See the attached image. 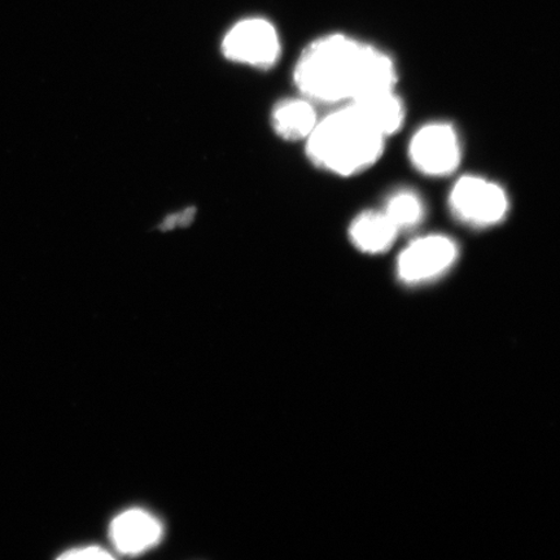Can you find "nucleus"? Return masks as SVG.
Masks as SVG:
<instances>
[{
	"label": "nucleus",
	"instance_id": "20e7f679",
	"mask_svg": "<svg viewBox=\"0 0 560 560\" xmlns=\"http://www.w3.org/2000/svg\"><path fill=\"white\" fill-rule=\"evenodd\" d=\"M409 158L412 166L429 177L453 174L462 159L458 132L446 122L424 125L410 140Z\"/></svg>",
	"mask_w": 560,
	"mask_h": 560
},
{
	"label": "nucleus",
	"instance_id": "1a4fd4ad",
	"mask_svg": "<svg viewBox=\"0 0 560 560\" xmlns=\"http://www.w3.org/2000/svg\"><path fill=\"white\" fill-rule=\"evenodd\" d=\"M318 121L314 103L304 96L280 101L271 112L272 129L289 142L310 138Z\"/></svg>",
	"mask_w": 560,
	"mask_h": 560
},
{
	"label": "nucleus",
	"instance_id": "423d86ee",
	"mask_svg": "<svg viewBox=\"0 0 560 560\" xmlns=\"http://www.w3.org/2000/svg\"><path fill=\"white\" fill-rule=\"evenodd\" d=\"M457 257V244L450 236L432 234L418 237L398 257V277L405 283H423L443 276Z\"/></svg>",
	"mask_w": 560,
	"mask_h": 560
},
{
	"label": "nucleus",
	"instance_id": "f03ea898",
	"mask_svg": "<svg viewBox=\"0 0 560 560\" xmlns=\"http://www.w3.org/2000/svg\"><path fill=\"white\" fill-rule=\"evenodd\" d=\"M385 140L352 104H345L315 126L306 139V155L322 171L352 177L380 161Z\"/></svg>",
	"mask_w": 560,
	"mask_h": 560
},
{
	"label": "nucleus",
	"instance_id": "7ed1b4c3",
	"mask_svg": "<svg viewBox=\"0 0 560 560\" xmlns=\"http://www.w3.org/2000/svg\"><path fill=\"white\" fill-rule=\"evenodd\" d=\"M455 219L468 226L486 229L506 219L510 202L505 190L492 180L465 175L455 182L450 195Z\"/></svg>",
	"mask_w": 560,
	"mask_h": 560
},
{
	"label": "nucleus",
	"instance_id": "9d476101",
	"mask_svg": "<svg viewBox=\"0 0 560 560\" xmlns=\"http://www.w3.org/2000/svg\"><path fill=\"white\" fill-rule=\"evenodd\" d=\"M349 104H352L385 138L396 135L402 128L406 110L396 89L377 91Z\"/></svg>",
	"mask_w": 560,
	"mask_h": 560
},
{
	"label": "nucleus",
	"instance_id": "9b49d317",
	"mask_svg": "<svg viewBox=\"0 0 560 560\" xmlns=\"http://www.w3.org/2000/svg\"><path fill=\"white\" fill-rule=\"evenodd\" d=\"M398 231L415 229L424 219L422 199L411 190H400L390 196L383 210Z\"/></svg>",
	"mask_w": 560,
	"mask_h": 560
},
{
	"label": "nucleus",
	"instance_id": "f257e3e1",
	"mask_svg": "<svg viewBox=\"0 0 560 560\" xmlns=\"http://www.w3.org/2000/svg\"><path fill=\"white\" fill-rule=\"evenodd\" d=\"M293 80L300 94L314 104L345 105L396 89L398 74L387 54L347 35L332 34L305 48Z\"/></svg>",
	"mask_w": 560,
	"mask_h": 560
},
{
	"label": "nucleus",
	"instance_id": "39448f33",
	"mask_svg": "<svg viewBox=\"0 0 560 560\" xmlns=\"http://www.w3.org/2000/svg\"><path fill=\"white\" fill-rule=\"evenodd\" d=\"M222 51L229 60L269 69L279 59L280 42L269 21L247 19L231 27L222 42Z\"/></svg>",
	"mask_w": 560,
	"mask_h": 560
},
{
	"label": "nucleus",
	"instance_id": "ddd939ff",
	"mask_svg": "<svg viewBox=\"0 0 560 560\" xmlns=\"http://www.w3.org/2000/svg\"><path fill=\"white\" fill-rule=\"evenodd\" d=\"M196 214L195 208H187L182 210L179 213H174L170 217H166L163 223H161L160 229L164 231H170L175 228H186L190 225L194 221Z\"/></svg>",
	"mask_w": 560,
	"mask_h": 560
},
{
	"label": "nucleus",
	"instance_id": "0eeeda50",
	"mask_svg": "<svg viewBox=\"0 0 560 560\" xmlns=\"http://www.w3.org/2000/svg\"><path fill=\"white\" fill-rule=\"evenodd\" d=\"M163 535V527L143 510H129L110 524V538L118 551L136 556L155 546Z\"/></svg>",
	"mask_w": 560,
	"mask_h": 560
},
{
	"label": "nucleus",
	"instance_id": "f8f14e48",
	"mask_svg": "<svg viewBox=\"0 0 560 560\" xmlns=\"http://www.w3.org/2000/svg\"><path fill=\"white\" fill-rule=\"evenodd\" d=\"M60 559L68 560H96V559H114L109 555V552L95 548V546H90V548L69 550L66 555H62Z\"/></svg>",
	"mask_w": 560,
	"mask_h": 560
},
{
	"label": "nucleus",
	"instance_id": "6e6552de",
	"mask_svg": "<svg viewBox=\"0 0 560 560\" xmlns=\"http://www.w3.org/2000/svg\"><path fill=\"white\" fill-rule=\"evenodd\" d=\"M400 231L384 212L368 210L357 215L349 228V240L354 247L369 255L384 254L395 244Z\"/></svg>",
	"mask_w": 560,
	"mask_h": 560
}]
</instances>
